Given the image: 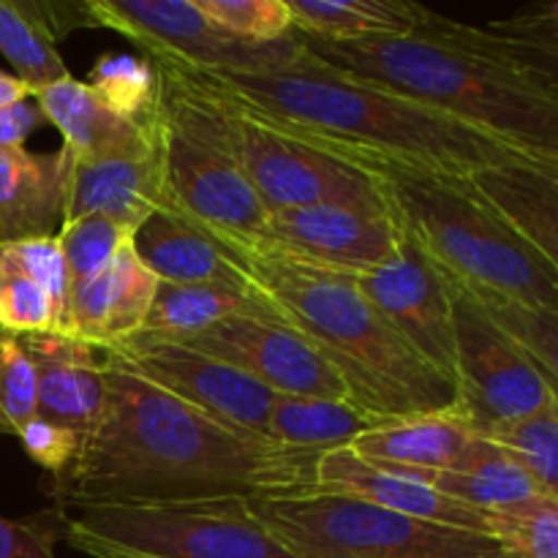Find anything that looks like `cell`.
Listing matches in <instances>:
<instances>
[{
	"label": "cell",
	"mask_w": 558,
	"mask_h": 558,
	"mask_svg": "<svg viewBox=\"0 0 558 558\" xmlns=\"http://www.w3.org/2000/svg\"><path fill=\"white\" fill-rule=\"evenodd\" d=\"M107 401L74 466L54 477L65 512L90 505L314 490L316 452L227 428L104 352Z\"/></svg>",
	"instance_id": "obj_1"
},
{
	"label": "cell",
	"mask_w": 558,
	"mask_h": 558,
	"mask_svg": "<svg viewBox=\"0 0 558 558\" xmlns=\"http://www.w3.org/2000/svg\"><path fill=\"white\" fill-rule=\"evenodd\" d=\"M210 76L238 107L363 172L407 169L469 180L521 153L390 87L343 74L308 47L289 65Z\"/></svg>",
	"instance_id": "obj_2"
},
{
	"label": "cell",
	"mask_w": 558,
	"mask_h": 558,
	"mask_svg": "<svg viewBox=\"0 0 558 558\" xmlns=\"http://www.w3.org/2000/svg\"><path fill=\"white\" fill-rule=\"evenodd\" d=\"M314 58L450 114L526 156L558 158V101L490 52L474 25L430 14L412 36L319 41L300 33Z\"/></svg>",
	"instance_id": "obj_3"
},
{
	"label": "cell",
	"mask_w": 558,
	"mask_h": 558,
	"mask_svg": "<svg viewBox=\"0 0 558 558\" xmlns=\"http://www.w3.org/2000/svg\"><path fill=\"white\" fill-rule=\"evenodd\" d=\"M254 292L330 363L347 398L376 423L452 412L456 387L379 316L357 276L325 270L270 245H232Z\"/></svg>",
	"instance_id": "obj_4"
},
{
	"label": "cell",
	"mask_w": 558,
	"mask_h": 558,
	"mask_svg": "<svg viewBox=\"0 0 558 558\" xmlns=\"http://www.w3.org/2000/svg\"><path fill=\"white\" fill-rule=\"evenodd\" d=\"M387 213L450 281L558 314V270L469 180L428 172H368Z\"/></svg>",
	"instance_id": "obj_5"
},
{
	"label": "cell",
	"mask_w": 558,
	"mask_h": 558,
	"mask_svg": "<svg viewBox=\"0 0 558 558\" xmlns=\"http://www.w3.org/2000/svg\"><path fill=\"white\" fill-rule=\"evenodd\" d=\"M153 65L158 71L156 145L169 207L229 245L262 243L270 213L245 174L232 98L210 74L169 60Z\"/></svg>",
	"instance_id": "obj_6"
},
{
	"label": "cell",
	"mask_w": 558,
	"mask_h": 558,
	"mask_svg": "<svg viewBox=\"0 0 558 558\" xmlns=\"http://www.w3.org/2000/svg\"><path fill=\"white\" fill-rule=\"evenodd\" d=\"M63 539L90 558H294L245 496L80 507Z\"/></svg>",
	"instance_id": "obj_7"
},
{
	"label": "cell",
	"mask_w": 558,
	"mask_h": 558,
	"mask_svg": "<svg viewBox=\"0 0 558 558\" xmlns=\"http://www.w3.org/2000/svg\"><path fill=\"white\" fill-rule=\"evenodd\" d=\"M254 510L294 558H501L488 534L425 523L352 496H259Z\"/></svg>",
	"instance_id": "obj_8"
},
{
	"label": "cell",
	"mask_w": 558,
	"mask_h": 558,
	"mask_svg": "<svg viewBox=\"0 0 558 558\" xmlns=\"http://www.w3.org/2000/svg\"><path fill=\"white\" fill-rule=\"evenodd\" d=\"M450 294L456 327L452 414L477 436H488L501 425L521 423L554 407L558 392L537 360L507 336L461 283L450 281Z\"/></svg>",
	"instance_id": "obj_9"
},
{
	"label": "cell",
	"mask_w": 558,
	"mask_h": 558,
	"mask_svg": "<svg viewBox=\"0 0 558 558\" xmlns=\"http://www.w3.org/2000/svg\"><path fill=\"white\" fill-rule=\"evenodd\" d=\"M87 25L131 38L147 58L189 65L202 74L259 71L303 58L300 33L276 44H251L218 27L196 0H87Z\"/></svg>",
	"instance_id": "obj_10"
},
{
	"label": "cell",
	"mask_w": 558,
	"mask_h": 558,
	"mask_svg": "<svg viewBox=\"0 0 558 558\" xmlns=\"http://www.w3.org/2000/svg\"><path fill=\"white\" fill-rule=\"evenodd\" d=\"M234 123L245 174L267 213L316 205L387 213L374 174L314 150L238 104Z\"/></svg>",
	"instance_id": "obj_11"
},
{
	"label": "cell",
	"mask_w": 558,
	"mask_h": 558,
	"mask_svg": "<svg viewBox=\"0 0 558 558\" xmlns=\"http://www.w3.org/2000/svg\"><path fill=\"white\" fill-rule=\"evenodd\" d=\"M107 354L227 428L267 439V420L278 396L234 365L189 343L150 336L129 338Z\"/></svg>",
	"instance_id": "obj_12"
},
{
	"label": "cell",
	"mask_w": 558,
	"mask_h": 558,
	"mask_svg": "<svg viewBox=\"0 0 558 558\" xmlns=\"http://www.w3.org/2000/svg\"><path fill=\"white\" fill-rule=\"evenodd\" d=\"M360 289L401 341L445 379L456 376L452 294L445 272L403 234L401 248L385 265L357 276ZM456 387V385H452Z\"/></svg>",
	"instance_id": "obj_13"
},
{
	"label": "cell",
	"mask_w": 558,
	"mask_h": 558,
	"mask_svg": "<svg viewBox=\"0 0 558 558\" xmlns=\"http://www.w3.org/2000/svg\"><path fill=\"white\" fill-rule=\"evenodd\" d=\"M189 347L234 365L276 396L347 398V387L325 357L283 322L229 316L189 338Z\"/></svg>",
	"instance_id": "obj_14"
},
{
	"label": "cell",
	"mask_w": 558,
	"mask_h": 558,
	"mask_svg": "<svg viewBox=\"0 0 558 558\" xmlns=\"http://www.w3.org/2000/svg\"><path fill=\"white\" fill-rule=\"evenodd\" d=\"M403 232L390 213L354 207H292L270 213L262 245L325 270L365 276L401 248Z\"/></svg>",
	"instance_id": "obj_15"
},
{
	"label": "cell",
	"mask_w": 558,
	"mask_h": 558,
	"mask_svg": "<svg viewBox=\"0 0 558 558\" xmlns=\"http://www.w3.org/2000/svg\"><path fill=\"white\" fill-rule=\"evenodd\" d=\"M36 374V417L90 439L107 401V365L101 349L63 332L20 338Z\"/></svg>",
	"instance_id": "obj_16"
},
{
	"label": "cell",
	"mask_w": 558,
	"mask_h": 558,
	"mask_svg": "<svg viewBox=\"0 0 558 558\" xmlns=\"http://www.w3.org/2000/svg\"><path fill=\"white\" fill-rule=\"evenodd\" d=\"M314 490L352 496V499L368 501V505L379 507V510L417 518V521L425 523L488 534L485 532L483 512L441 496L439 490L423 483L412 469L376 466V463L365 461V458H360L349 447L330 450L319 458Z\"/></svg>",
	"instance_id": "obj_17"
},
{
	"label": "cell",
	"mask_w": 558,
	"mask_h": 558,
	"mask_svg": "<svg viewBox=\"0 0 558 558\" xmlns=\"http://www.w3.org/2000/svg\"><path fill=\"white\" fill-rule=\"evenodd\" d=\"M0 332L74 336L69 272L58 238L0 243Z\"/></svg>",
	"instance_id": "obj_18"
},
{
	"label": "cell",
	"mask_w": 558,
	"mask_h": 558,
	"mask_svg": "<svg viewBox=\"0 0 558 558\" xmlns=\"http://www.w3.org/2000/svg\"><path fill=\"white\" fill-rule=\"evenodd\" d=\"M131 245L158 281L221 287L256 298L232 245L174 207H158L136 229Z\"/></svg>",
	"instance_id": "obj_19"
},
{
	"label": "cell",
	"mask_w": 558,
	"mask_h": 558,
	"mask_svg": "<svg viewBox=\"0 0 558 558\" xmlns=\"http://www.w3.org/2000/svg\"><path fill=\"white\" fill-rule=\"evenodd\" d=\"M167 183L158 145L134 156H71L65 218L104 216L136 232L158 207H167Z\"/></svg>",
	"instance_id": "obj_20"
},
{
	"label": "cell",
	"mask_w": 558,
	"mask_h": 558,
	"mask_svg": "<svg viewBox=\"0 0 558 558\" xmlns=\"http://www.w3.org/2000/svg\"><path fill=\"white\" fill-rule=\"evenodd\" d=\"M158 278L142 265L134 245H123L112 262L71 292V330L90 347H120L145 325L156 300Z\"/></svg>",
	"instance_id": "obj_21"
},
{
	"label": "cell",
	"mask_w": 558,
	"mask_h": 558,
	"mask_svg": "<svg viewBox=\"0 0 558 558\" xmlns=\"http://www.w3.org/2000/svg\"><path fill=\"white\" fill-rule=\"evenodd\" d=\"M71 153L0 150V243L54 238L65 218Z\"/></svg>",
	"instance_id": "obj_22"
},
{
	"label": "cell",
	"mask_w": 558,
	"mask_h": 558,
	"mask_svg": "<svg viewBox=\"0 0 558 558\" xmlns=\"http://www.w3.org/2000/svg\"><path fill=\"white\" fill-rule=\"evenodd\" d=\"M469 183L558 270V158L512 153Z\"/></svg>",
	"instance_id": "obj_23"
},
{
	"label": "cell",
	"mask_w": 558,
	"mask_h": 558,
	"mask_svg": "<svg viewBox=\"0 0 558 558\" xmlns=\"http://www.w3.org/2000/svg\"><path fill=\"white\" fill-rule=\"evenodd\" d=\"M74 27H90L85 3L0 0V54L31 96L71 76L58 52V38H65Z\"/></svg>",
	"instance_id": "obj_24"
},
{
	"label": "cell",
	"mask_w": 558,
	"mask_h": 558,
	"mask_svg": "<svg viewBox=\"0 0 558 558\" xmlns=\"http://www.w3.org/2000/svg\"><path fill=\"white\" fill-rule=\"evenodd\" d=\"M33 101L41 109L44 120L60 131L63 147L74 158L134 156L156 147V125L147 131L118 118L104 107L90 85L76 76L44 87Z\"/></svg>",
	"instance_id": "obj_25"
},
{
	"label": "cell",
	"mask_w": 558,
	"mask_h": 558,
	"mask_svg": "<svg viewBox=\"0 0 558 558\" xmlns=\"http://www.w3.org/2000/svg\"><path fill=\"white\" fill-rule=\"evenodd\" d=\"M474 434L452 412L414 414L374 425L349 445L376 466L412 469V472H452L472 450Z\"/></svg>",
	"instance_id": "obj_26"
},
{
	"label": "cell",
	"mask_w": 558,
	"mask_h": 558,
	"mask_svg": "<svg viewBox=\"0 0 558 558\" xmlns=\"http://www.w3.org/2000/svg\"><path fill=\"white\" fill-rule=\"evenodd\" d=\"M292 31L319 41L412 36L434 11L412 0H287Z\"/></svg>",
	"instance_id": "obj_27"
},
{
	"label": "cell",
	"mask_w": 558,
	"mask_h": 558,
	"mask_svg": "<svg viewBox=\"0 0 558 558\" xmlns=\"http://www.w3.org/2000/svg\"><path fill=\"white\" fill-rule=\"evenodd\" d=\"M417 477L447 499L472 507L483 515L505 510V507L539 494L521 461L485 436L474 439L472 450L458 469H452V472H417Z\"/></svg>",
	"instance_id": "obj_28"
},
{
	"label": "cell",
	"mask_w": 558,
	"mask_h": 558,
	"mask_svg": "<svg viewBox=\"0 0 558 558\" xmlns=\"http://www.w3.org/2000/svg\"><path fill=\"white\" fill-rule=\"evenodd\" d=\"M229 316H262V319L278 322L272 311L251 294L221 287L158 281L150 314H147L145 325L136 336L189 341V338L199 336L207 327L218 325Z\"/></svg>",
	"instance_id": "obj_29"
},
{
	"label": "cell",
	"mask_w": 558,
	"mask_h": 558,
	"mask_svg": "<svg viewBox=\"0 0 558 558\" xmlns=\"http://www.w3.org/2000/svg\"><path fill=\"white\" fill-rule=\"evenodd\" d=\"M374 425L379 423L343 398L278 396L267 420V439L289 450L325 456L349 447Z\"/></svg>",
	"instance_id": "obj_30"
},
{
	"label": "cell",
	"mask_w": 558,
	"mask_h": 558,
	"mask_svg": "<svg viewBox=\"0 0 558 558\" xmlns=\"http://www.w3.org/2000/svg\"><path fill=\"white\" fill-rule=\"evenodd\" d=\"M480 41L558 101V27L534 9L474 27Z\"/></svg>",
	"instance_id": "obj_31"
},
{
	"label": "cell",
	"mask_w": 558,
	"mask_h": 558,
	"mask_svg": "<svg viewBox=\"0 0 558 558\" xmlns=\"http://www.w3.org/2000/svg\"><path fill=\"white\" fill-rule=\"evenodd\" d=\"M87 85L118 118L153 131L158 112V71L145 54L107 52L96 58Z\"/></svg>",
	"instance_id": "obj_32"
},
{
	"label": "cell",
	"mask_w": 558,
	"mask_h": 558,
	"mask_svg": "<svg viewBox=\"0 0 558 558\" xmlns=\"http://www.w3.org/2000/svg\"><path fill=\"white\" fill-rule=\"evenodd\" d=\"M485 532L499 545L501 558H558V501L537 494L485 512Z\"/></svg>",
	"instance_id": "obj_33"
},
{
	"label": "cell",
	"mask_w": 558,
	"mask_h": 558,
	"mask_svg": "<svg viewBox=\"0 0 558 558\" xmlns=\"http://www.w3.org/2000/svg\"><path fill=\"white\" fill-rule=\"evenodd\" d=\"M54 238L69 272V289L74 292L96 278L118 256V251L134 240V232L104 216H82L63 221Z\"/></svg>",
	"instance_id": "obj_34"
},
{
	"label": "cell",
	"mask_w": 558,
	"mask_h": 558,
	"mask_svg": "<svg viewBox=\"0 0 558 558\" xmlns=\"http://www.w3.org/2000/svg\"><path fill=\"white\" fill-rule=\"evenodd\" d=\"M485 439L510 450L534 480L539 494L558 501V401L534 417L490 430Z\"/></svg>",
	"instance_id": "obj_35"
},
{
	"label": "cell",
	"mask_w": 558,
	"mask_h": 558,
	"mask_svg": "<svg viewBox=\"0 0 558 558\" xmlns=\"http://www.w3.org/2000/svg\"><path fill=\"white\" fill-rule=\"evenodd\" d=\"M466 292H472L480 305L488 311L490 319L537 360V365L558 392V314L526 308V305L510 303V300H501L488 292H474V289H466Z\"/></svg>",
	"instance_id": "obj_36"
},
{
	"label": "cell",
	"mask_w": 558,
	"mask_h": 558,
	"mask_svg": "<svg viewBox=\"0 0 558 558\" xmlns=\"http://www.w3.org/2000/svg\"><path fill=\"white\" fill-rule=\"evenodd\" d=\"M218 27L251 44H276L292 33L287 0H196Z\"/></svg>",
	"instance_id": "obj_37"
},
{
	"label": "cell",
	"mask_w": 558,
	"mask_h": 558,
	"mask_svg": "<svg viewBox=\"0 0 558 558\" xmlns=\"http://www.w3.org/2000/svg\"><path fill=\"white\" fill-rule=\"evenodd\" d=\"M36 417V374L22 341L0 332V434L16 436Z\"/></svg>",
	"instance_id": "obj_38"
},
{
	"label": "cell",
	"mask_w": 558,
	"mask_h": 558,
	"mask_svg": "<svg viewBox=\"0 0 558 558\" xmlns=\"http://www.w3.org/2000/svg\"><path fill=\"white\" fill-rule=\"evenodd\" d=\"M63 523L65 510L58 505L27 518L0 515V558H58Z\"/></svg>",
	"instance_id": "obj_39"
},
{
	"label": "cell",
	"mask_w": 558,
	"mask_h": 558,
	"mask_svg": "<svg viewBox=\"0 0 558 558\" xmlns=\"http://www.w3.org/2000/svg\"><path fill=\"white\" fill-rule=\"evenodd\" d=\"M16 439H20L27 458H31L33 463H38L44 472L52 474V477H63V474L76 463L82 447H85V441H82L80 436L60 428V425L47 423V420L41 417H33L31 423L22 425Z\"/></svg>",
	"instance_id": "obj_40"
},
{
	"label": "cell",
	"mask_w": 558,
	"mask_h": 558,
	"mask_svg": "<svg viewBox=\"0 0 558 558\" xmlns=\"http://www.w3.org/2000/svg\"><path fill=\"white\" fill-rule=\"evenodd\" d=\"M47 123L41 109L36 101H22L9 109H0V150H11V147H25L33 131H38Z\"/></svg>",
	"instance_id": "obj_41"
},
{
	"label": "cell",
	"mask_w": 558,
	"mask_h": 558,
	"mask_svg": "<svg viewBox=\"0 0 558 558\" xmlns=\"http://www.w3.org/2000/svg\"><path fill=\"white\" fill-rule=\"evenodd\" d=\"M31 98H33L31 90H27V87L22 85L14 74H9V71L0 69V109H9V107H14V104L31 101Z\"/></svg>",
	"instance_id": "obj_42"
},
{
	"label": "cell",
	"mask_w": 558,
	"mask_h": 558,
	"mask_svg": "<svg viewBox=\"0 0 558 558\" xmlns=\"http://www.w3.org/2000/svg\"><path fill=\"white\" fill-rule=\"evenodd\" d=\"M537 11L539 16H543L545 22H550V25H556L558 27V3H550V5H537Z\"/></svg>",
	"instance_id": "obj_43"
}]
</instances>
